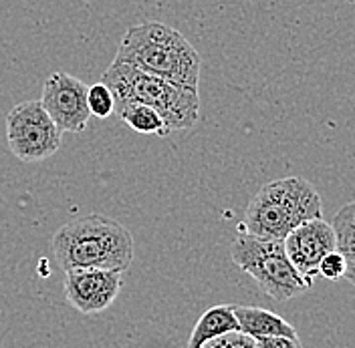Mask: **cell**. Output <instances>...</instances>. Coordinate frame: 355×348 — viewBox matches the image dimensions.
Wrapping results in <instances>:
<instances>
[{"label":"cell","instance_id":"30bf717a","mask_svg":"<svg viewBox=\"0 0 355 348\" xmlns=\"http://www.w3.org/2000/svg\"><path fill=\"white\" fill-rule=\"evenodd\" d=\"M234 316L239 320L241 332L252 336L254 340L265 336H299L297 330L287 320L270 310L257 308V306H232Z\"/></svg>","mask_w":355,"mask_h":348},{"label":"cell","instance_id":"9c48e42d","mask_svg":"<svg viewBox=\"0 0 355 348\" xmlns=\"http://www.w3.org/2000/svg\"><path fill=\"white\" fill-rule=\"evenodd\" d=\"M121 274L113 270H71L65 272L63 292L69 304L81 314L107 310L121 290Z\"/></svg>","mask_w":355,"mask_h":348},{"label":"cell","instance_id":"3957f363","mask_svg":"<svg viewBox=\"0 0 355 348\" xmlns=\"http://www.w3.org/2000/svg\"><path fill=\"white\" fill-rule=\"evenodd\" d=\"M101 81L111 89L115 99V113L125 105H148L166 121L168 131L192 129L198 123V91L180 87L172 81L144 73L125 61L113 59Z\"/></svg>","mask_w":355,"mask_h":348},{"label":"cell","instance_id":"e0dca14e","mask_svg":"<svg viewBox=\"0 0 355 348\" xmlns=\"http://www.w3.org/2000/svg\"><path fill=\"white\" fill-rule=\"evenodd\" d=\"M202 348H232L230 347V336H228V334H222V336H218V338L208 340V342H206Z\"/></svg>","mask_w":355,"mask_h":348},{"label":"cell","instance_id":"8992f818","mask_svg":"<svg viewBox=\"0 0 355 348\" xmlns=\"http://www.w3.org/2000/svg\"><path fill=\"white\" fill-rule=\"evenodd\" d=\"M63 131L39 101H22L6 115V141L12 155L24 163L53 157L61 147Z\"/></svg>","mask_w":355,"mask_h":348},{"label":"cell","instance_id":"7c38bea8","mask_svg":"<svg viewBox=\"0 0 355 348\" xmlns=\"http://www.w3.org/2000/svg\"><path fill=\"white\" fill-rule=\"evenodd\" d=\"M331 223L337 234V250L341 252L347 264L345 280H349L355 286V201L343 205L335 214Z\"/></svg>","mask_w":355,"mask_h":348},{"label":"cell","instance_id":"5bb4252c","mask_svg":"<svg viewBox=\"0 0 355 348\" xmlns=\"http://www.w3.org/2000/svg\"><path fill=\"white\" fill-rule=\"evenodd\" d=\"M87 105L91 117L107 119L111 115H115V99H113V93H111V89L103 81H99V83H95V85L89 87Z\"/></svg>","mask_w":355,"mask_h":348},{"label":"cell","instance_id":"2e32d148","mask_svg":"<svg viewBox=\"0 0 355 348\" xmlns=\"http://www.w3.org/2000/svg\"><path fill=\"white\" fill-rule=\"evenodd\" d=\"M257 342L259 348H303L299 336H265Z\"/></svg>","mask_w":355,"mask_h":348},{"label":"cell","instance_id":"5b68a950","mask_svg":"<svg viewBox=\"0 0 355 348\" xmlns=\"http://www.w3.org/2000/svg\"><path fill=\"white\" fill-rule=\"evenodd\" d=\"M230 258L266 296L277 302L293 300L313 288V284L307 282L293 266L283 241L244 234L232 244Z\"/></svg>","mask_w":355,"mask_h":348},{"label":"cell","instance_id":"7a4b0ae2","mask_svg":"<svg viewBox=\"0 0 355 348\" xmlns=\"http://www.w3.org/2000/svg\"><path fill=\"white\" fill-rule=\"evenodd\" d=\"M115 59L180 87L198 91L202 65L198 51L182 33L164 22H144L128 28Z\"/></svg>","mask_w":355,"mask_h":348},{"label":"cell","instance_id":"52a82bcc","mask_svg":"<svg viewBox=\"0 0 355 348\" xmlns=\"http://www.w3.org/2000/svg\"><path fill=\"white\" fill-rule=\"evenodd\" d=\"M89 87L69 73H53L43 85L41 103L55 125L63 133H81L87 129L91 113L87 105Z\"/></svg>","mask_w":355,"mask_h":348},{"label":"cell","instance_id":"ba28073f","mask_svg":"<svg viewBox=\"0 0 355 348\" xmlns=\"http://www.w3.org/2000/svg\"><path fill=\"white\" fill-rule=\"evenodd\" d=\"M283 244L297 272L313 284L315 276H319L323 258L337 250V234L333 223H327L323 218H315L297 226Z\"/></svg>","mask_w":355,"mask_h":348},{"label":"cell","instance_id":"9a60e30c","mask_svg":"<svg viewBox=\"0 0 355 348\" xmlns=\"http://www.w3.org/2000/svg\"><path fill=\"white\" fill-rule=\"evenodd\" d=\"M345 270H347L345 258L341 256L339 250H335L329 256L323 258L321 266H319V276L327 278V280H339V278H345Z\"/></svg>","mask_w":355,"mask_h":348},{"label":"cell","instance_id":"4fadbf2b","mask_svg":"<svg viewBox=\"0 0 355 348\" xmlns=\"http://www.w3.org/2000/svg\"><path fill=\"white\" fill-rule=\"evenodd\" d=\"M130 129L135 133H141V135H168L170 131L166 127V121L162 119V115L148 105H125L115 113Z\"/></svg>","mask_w":355,"mask_h":348},{"label":"cell","instance_id":"8fae6325","mask_svg":"<svg viewBox=\"0 0 355 348\" xmlns=\"http://www.w3.org/2000/svg\"><path fill=\"white\" fill-rule=\"evenodd\" d=\"M234 330H241L239 320L234 316V308L230 304L212 306L198 318L196 327L190 334L188 348H202L208 340L218 338L228 332H234Z\"/></svg>","mask_w":355,"mask_h":348},{"label":"cell","instance_id":"6da1fadb","mask_svg":"<svg viewBox=\"0 0 355 348\" xmlns=\"http://www.w3.org/2000/svg\"><path fill=\"white\" fill-rule=\"evenodd\" d=\"M53 254L63 272H128L133 262L132 232L119 221L91 214L63 223L53 236Z\"/></svg>","mask_w":355,"mask_h":348},{"label":"cell","instance_id":"277c9868","mask_svg":"<svg viewBox=\"0 0 355 348\" xmlns=\"http://www.w3.org/2000/svg\"><path fill=\"white\" fill-rule=\"evenodd\" d=\"M321 214L323 203L315 185L305 177L291 175L272 179L257 192L246 205L244 228L250 236L285 241L297 226Z\"/></svg>","mask_w":355,"mask_h":348}]
</instances>
